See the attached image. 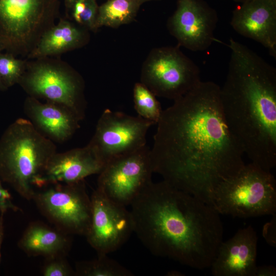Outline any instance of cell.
Returning a JSON list of instances; mask_svg holds the SVG:
<instances>
[{"label":"cell","instance_id":"8992f818","mask_svg":"<svg viewBox=\"0 0 276 276\" xmlns=\"http://www.w3.org/2000/svg\"><path fill=\"white\" fill-rule=\"evenodd\" d=\"M59 0H0V44L27 57L59 17Z\"/></svg>","mask_w":276,"mask_h":276},{"label":"cell","instance_id":"4316f807","mask_svg":"<svg viewBox=\"0 0 276 276\" xmlns=\"http://www.w3.org/2000/svg\"><path fill=\"white\" fill-rule=\"evenodd\" d=\"M271 221L264 227L263 236L267 242L271 246H275V214L273 215Z\"/></svg>","mask_w":276,"mask_h":276},{"label":"cell","instance_id":"6da1fadb","mask_svg":"<svg viewBox=\"0 0 276 276\" xmlns=\"http://www.w3.org/2000/svg\"><path fill=\"white\" fill-rule=\"evenodd\" d=\"M220 91L201 81L174 100L163 111L150 149L153 173L209 205L216 186L245 165L225 122Z\"/></svg>","mask_w":276,"mask_h":276},{"label":"cell","instance_id":"603a6c76","mask_svg":"<svg viewBox=\"0 0 276 276\" xmlns=\"http://www.w3.org/2000/svg\"><path fill=\"white\" fill-rule=\"evenodd\" d=\"M66 18L89 31L96 32L99 6L96 0H68L64 4Z\"/></svg>","mask_w":276,"mask_h":276},{"label":"cell","instance_id":"e0dca14e","mask_svg":"<svg viewBox=\"0 0 276 276\" xmlns=\"http://www.w3.org/2000/svg\"><path fill=\"white\" fill-rule=\"evenodd\" d=\"M24 110L35 129L53 142L67 141L80 128L81 120L77 115L60 104L42 102L28 96L24 102Z\"/></svg>","mask_w":276,"mask_h":276},{"label":"cell","instance_id":"3957f363","mask_svg":"<svg viewBox=\"0 0 276 276\" xmlns=\"http://www.w3.org/2000/svg\"><path fill=\"white\" fill-rule=\"evenodd\" d=\"M222 113L229 131L251 163L270 171L276 165V70L233 38Z\"/></svg>","mask_w":276,"mask_h":276},{"label":"cell","instance_id":"277c9868","mask_svg":"<svg viewBox=\"0 0 276 276\" xmlns=\"http://www.w3.org/2000/svg\"><path fill=\"white\" fill-rule=\"evenodd\" d=\"M56 152L54 142L39 132L29 120L18 119L0 139V178L22 198L32 200Z\"/></svg>","mask_w":276,"mask_h":276},{"label":"cell","instance_id":"2e32d148","mask_svg":"<svg viewBox=\"0 0 276 276\" xmlns=\"http://www.w3.org/2000/svg\"><path fill=\"white\" fill-rule=\"evenodd\" d=\"M104 165L88 144L82 148L55 153L50 159L40 180V188L57 183H73L99 174Z\"/></svg>","mask_w":276,"mask_h":276},{"label":"cell","instance_id":"7402d4cb","mask_svg":"<svg viewBox=\"0 0 276 276\" xmlns=\"http://www.w3.org/2000/svg\"><path fill=\"white\" fill-rule=\"evenodd\" d=\"M156 96L144 84L135 83L133 89L134 107L138 116L156 124L163 110Z\"/></svg>","mask_w":276,"mask_h":276},{"label":"cell","instance_id":"d6986e66","mask_svg":"<svg viewBox=\"0 0 276 276\" xmlns=\"http://www.w3.org/2000/svg\"><path fill=\"white\" fill-rule=\"evenodd\" d=\"M70 235L40 221L31 222L18 241V246L27 255L44 258L66 256L72 246Z\"/></svg>","mask_w":276,"mask_h":276},{"label":"cell","instance_id":"9c48e42d","mask_svg":"<svg viewBox=\"0 0 276 276\" xmlns=\"http://www.w3.org/2000/svg\"><path fill=\"white\" fill-rule=\"evenodd\" d=\"M32 200L56 228L69 235H86L90 225L91 204L84 180L48 185L35 191Z\"/></svg>","mask_w":276,"mask_h":276},{"label":"cell","instance_id":"484cf974","mask_svg":"<svg viewBox=\"0 0 276 276\" xmlns=\"http://www.w3.org/2000/svg\"><path fill=\"white\" fill-rule=\"evenodd\" d=\"M9 209L15 212L20 210L12 203L11 195L2 187L0 181V211L4 213Z\"/></svg>","mask_w":276,"mask_h":276},{"label":"cell","instance_id":"44dd1931","mask_svg":"<svg viewBox=\"0 0 276 276\" xmlns=\"http://www.w3.org/2000/svg\"><path fill=\"white\" fill-rule=\"evenodd\" d=\"M76 275L80 276H132L133 273L107 254L98 255L95 259L78 262Z\"/></svg>","mask_w":276,"mask_h":276},{"label":"cell","instance_id":"ac0fdd59","mask_svg":"<svg viewBox=\"0 0 276 276\" xmlns=\"http://www.w3.org/2000/svg\"><path fill=\"white\" fill-rule=\"evenodd\" d=\"M89 31L66 17L60 18L59 21L41 37L26 59L57 57L81 48L89 42Z\"/></svg>","mask_w":276,"mask_h":276},{"label":"cell","instance_id":"4fadbf2b","mask_svg":"<svg viewBox=\"0 0 276 276\" xmlns=\"http://www.w3.org/2000/svg\"><path fill=\"white\" fill-rule=\"evenodd\" d=\"M216 11L204 0H177L176 8L167 28L177 45L192 51H204L216 39Z\"/></svg>","mask_w":276,"mask_h":276},{"label":"cell","instance_id":"5b68a950","mask_svg":"<svg viewBox=\"0 0 276 276\" xmlns=\"http://www.w3.org/2000/svg\"><path fill=\"white\" fill-rule=\"evenodd\" d=\"M210 205L219 214L247 218L276 212V181L267 171L250 163L213 191Z\"/></svg>","mask_w":276,"mask_h":276},{"label":"cell","instance_id":"ffe728a7","mask_svg":"<svg viewBox=\"0 0 276 276\" xmlns=\"http://www.w3.org/2000/svg\"><path fill=\"white\" fill-rule=\"evenodd\" d=\"M142 4L141 0H107L99 6L97 30L104 26L116 28L131 22Z\"/></svg>","mask_w":276,"mask_h":276},{"label":"cell","instance_id":"f1b7e54d","mask_svg":"<svg viewBox=\"0 0 276 276\" xmlns=\"http://www.w3.org/2000/svg\"><path fill=\"white\" fill-rule=\"evenodd\" d=\"M3 214H2L3 215ZM3 216H1L0 218V261L1 258V249L2 247V243L3 241V235H4V228H3Z\"/></svg>","mask_w":276,"mask_h":276},{"label":"cell","instance_id":"4dcf8cb0","mask_svg":"<svg viewBox=\"0 0 276 276\" xmlns=\"http://www.w3.org/2000/svg\"><path fill=\"white\" fill-rule=\"evenodd\" d=\"M234 2L238 3V4L242 3L249 0H233Z\"/></svg>","mask_w":276,"mask_h":276},{"label":"cell","instance_id":"836d02e7","mask_svg":"<svg viewBox=\"0 0 276 276\" xmlns=\"http://www.w3.org/2000/svg\"><path fill=\"white\" fill-rule=\"evenodd\" d=\"M68 0H64V4L66 3Z\"/></svg>","mask_w":276,"mask_h":276},{"label":"cell","instance_id":"7a4b0ae2","mask_svg":"<svg viewBox=\"0 0 276 276\" xmlns=\"http://www.w3.org/2000/svg\"><path fill=\"white\" fill-rule=\"evenodd\" d=\"M133 232L153 255L202 270L223 241L220 214L165 180L151 181L131 204Z\"/></svg>","mask_w":276,"mask_h":276},{"label":"cell","instance_id":"cb8c5ba5","mask_svg":"<svg viewBox=\"0 0 276 276\" xmlns=\"http://www.w3.org/2000/svg\"><path fill=\"white\" fill-rule=\"evenodd\" d=\"M27 60L18 59L10 53H0V79L7 88L18 84L25 70Z\"/></svg>","mask_w":276,"mask_h":276},{"label":"cell","instance_id":"1f68e13d","mask_svg":"<svg viewBox=\"0 0 276 276\" xmlns=\"http://www.w3.org/2000/svg\"><path fill=\"white\" fill-rule=\"evenodd\" d=\"M142 1V3H144L145 2H149V1H156V0H141Z\"/></svg>","mask_w":276,"mask_h":276},{"label":"cell","instance_id":"9a60e30c","mask_svg":"<svg viewBox=\"0 0 276 276\" xmlns=\"http://www.w3.org/2000/svg\"><path fill=\"white\" fill-rule=\"evenodd\" d=\"M258 237L253 227L239 229L220 244L210 267L214 276H255Z\"/></svg>","mask_w":276,"mask_h":276},{"label":"cell","instance_id":"7c38bea8","mask_svg":"<svg viewBox=\"0 0 276 276\" xmlns=\"http://www.w3.org/2000/svg\"><path fill=\"white\" fill-rule=\"evenodd\" d=\"M91 217L85 236L87 242L100 254L116 251L129 239L133 232L130 211L97 189L90 196Z\"/></svg>","mask_w":276,"mask_h":276},{"label":"cell","instance_id":"f546056e","mask_svg":"<svg viewBox=\"0 0 276 276\" xmlns=\"http://www.w3.org/2000/svg\"><path fill=\"white\" fill-rule=\"evenodd\" d=\"M7 89V88L4 85L0 79V90H4Z\"/></svg>","mask_w":276,"mask_h":276},{"label":"cell","instance_id":"52a82bcc","mask_svg":"<svg viewBox=\"0 0 276 276\" xmlns=\"http://www.w3.org/2000/svg\"><path fill=\"white\" fill-rule=\"evenodd\" d=\"M55 57L27 59L18 84L28 96L63 105L82 120L86 109L84 80L68 63Z\"/></svg>","mask_w":276,"mask_h":276},{"label":"cell","instance_id":"d6a6232c","mask_svg":"<svg viewBox=\"0 0 276 276\" xmlns=\"http://www.w3.org/2000/svg\"><path fill=\"white\" fill-rule=\"evenodd\" d=\"M4 50L3 47L2 45L0 44V53L2 52V51Z\"/></svg>","mask_w":276,"mask_h":276},{"label":"cell","instance_id":"83f0119b","mask_svg":"<svg viewBox=\"0 0 276 276\" xmlns=\"http://www.w3.org/2000/svg\"><path fill=\"white\" fill-rule=\"evenodd\" d=\"M276 268L273 265L257 266L255 276H275Z\"/></svg>","mask_w":276,"mask_h":276},{"label":"cell","instance_id":"d4e9b609","mask_svg":"<svg viewBox=\"0 0 276 276\" xmlns=\"http://www.w3.org/2000/svg\"><path fill=\"white\" fill-rule=\"evenodd\" d=\"M64 256H57L45 258L41 273L44 276L76 275L75 270Z\"/></svg>","mask_w":276,"mask_h":276},{"label":"cell","instance_id":"8fae6325","mask_svg":"<svg viewBox=\"0 0 276 276\" xmlns=\"http://www.w3.org/2000/svg\"><path fill=\"white\" fill-rule=\"evenodd\" d=\"M153 125L138 116L105 109L88 144L105 166L112 159L146 146L148 130Z\"/></svg>","mask_w":276,"mask_h":276},{"label":"cell","instance_id":"30bf717a","mask_svg":"<svg viewBox=\"0 0 276 276\" xmlns=\"http://www.w3.org/2000/svg\"><path fill=\"white\" fill-rule=\"evenodd\" d=\"M150 149L147 146L106 163L99 174L97 189L110 200L130 205L152 181Z\"/></svg>","mask_w":276,"mask_h":276},{"label":"cell","instance_id":"5bb4252c","mask_svg":"<svg viewBox=\"0 0 276 276\" xmlns=\"http://www.w3.org/2000/svg\"><path fill=\"white\" fill-rule=\"evenodd\" d=\"M231 25L240 35L266 48L276 58V0H249L233 11Z\"/></svg>","mask_w":276,"mask_h":276},{"label":"cell","instance_id":"ba28073f","mask_svg":"<svg viewBox=\"0 0 276 276\" xmlns=\"http://www.w3.org/2000/svg\"><path fill=\"white\" fill-rule=\"evenodd\" d=\"M201 81L199 67L178 45L152 49L142 67L141 82L162 98L175 100Z\"/></svg>","mask_w":276,"mask_h":276}]
</instances>
